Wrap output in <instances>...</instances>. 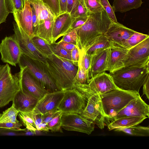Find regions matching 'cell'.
I'll list each match as a JSON object with an SVG mask.
<instances>
[{
  "instance_id": "cell-1",
  "label": "cell",
  "mask_w": 149,
  "mask_h": 149,
  "mask_svg": "<svg viewBox=\"0 0 149 149\" xmlns=\"http://www.w3.org/2000/svg\"><path fill=\"white\" fill-rule=\"evenodd\" d=\"M111 21L104 9L90 13L85 23L75 29L77 36L76 46L80 55L107 32Z\"/></svg>"
},
{
  "instance_id": "cell-2",
  "label": "cell",
  "mask_w": 149,
  "mask_h": 149,
  "mask_svg": "<svg viewBox=\"0 0 149 149\" xmlns=\"http://www.w3.org/2000/svg\"><path fill=\"white\" fill-rule=\"evenodd\" d=\"M47 70L59 91L74 88L78 66L53 53L46 58Z\"/></svg>"
},
{
  "instance_id": "cell-3",
  "label": "cell",
  "mask_w": 149,
  "mask_h": 149,
  "mask_svg": "<svg viewBox=\"0 0 149 149\" xmlns=\"http://www.w3.org/2000/svg\"><path fill=\"white\" fill-rule=\"evenodd\" d=\"M109 74L118 88L139 92L149 75V64L140 66L125 67Z\"/></svg>"
},
{
  "instance_id": "cell-4",
  "label": "cell",
  "mask_w": 149,
  "mask_h": 149,
  "mask_svg": "<svg viewBox=\"0 0 149 149\" xmlns=\"http://www.w3.org/2000/svg\"><path fill=\"white\" fill-rule=\"evenodd\" d=\"M105 116V125L112 121L117 114L132 100L140 96L139 92L116 88L100 95Z\"/></svg>"
},
{
  "instance_id": "cell-5",
  "label": "cell",
  "mask_w": 149,
  "mask_h": 149,
  "mask_svg": "<svg viewBox=\"0 0 149 149\" xmlns=\"http://www.w3.org/2000/svg\"><path fill=\"white\" fill-rule=\"evenodd\" d=\"M10 68L7 63L0 65V107L12 101L21 87L17 74L13 75Z\"/></svg>"
},
{
  "instance_id": "cell-6",
  "label": "cell",
  "mask_w": 149,
  "mask_h": 149,
  "mask_svg": "<svg viewBox=\"0 0 149 149\" xmlns=\"http://www.w3.org/2000/svg\"><path fill=\"white\" fill-rule=\"evenodd\" d=\"M18 64L19 66L26 67L43 88L48 92L59 91L48 73L44 63L22 54Z\"/></svg>"
},
{
  "instance_id": "cell-7",
  "label": "cell",
  "mask_w": 149,
  "mask_h": 149,
  "mask_svg": "<svg viewBox=\"0 0 149 149\" xmlns=\"http://www.w3.org/2000/svg\"><path fill=\"white\" fill-rule=\"evenodd\" d=\"M74 88L81 93H87L100 95L117 88L110 74L105 72L89 79L87 84H82L76 79Z\"/></svg>"
},
{
  "instance_id": "cell-8",
  "label": "cell",
  "mask_w": 149,
  "mask_h": 149,
  "mask_svg": "<svg viewBox=\"0 0 149 149\" xmlns=\"http://www.w3.org/2000/svg\"><path fill=\"white\" fill-rule=\"evenodd\" d=\"M81 93L87 99V102L85 109L79 114L102 129L106 125L105 116L102 107L100 95L87 93Z\"/></svg>"
},
{
  "instance_id": "cell-9",
  "label": "cell",
  "mask_w": 149,
  "mask_h": 149,
  "mask_svg": "<svg viewBox=\"0 0 149 149\" xmlns=\"http://www.w3.org/2000/svg\"><path fill=\"white\" fill-rule=\"evenodd\" d=\"M87 99L75 88L65 91L63 97L57 107L64 113L80 114L85 109Z\"/></svg>"
},
{
  "instance_id": "cell-10",
  "label": "cell",
  "mask_w": 149,
  "mask_h": 149,
  "mask_svg": "<svg viewBox=\"0 0 149 149\" xmlns=\"http://www.w3.org/2000/svg\"><path fill=\"white\" fill-rule=\"evenodd\" d=\"M123 63L124 67L149 64V37L128 50Z\"/></svg>"
},
{
  "instance_id": "cell-11",
  "label": "cell",
  "mask_w": 149,
  "mask_h": 149,
  "mask_svg": "<svg viewBox=\"0 0 149 149\" xmlns=\"http://www.w3.org/2000/svg\"><path fill=\"white\" fill-rule=\"evenodd\" d=\"M13 35L17 40L22 54L32 59L38 60L47 65L46 58L40 54L34 45L31 38L15 22H13Z\"/></svg>"
},
{
  "instance_id": "cell-12",
  "label": "cell",
  "mask_w": 149,
  "mask_h": 149,
  "mask_svg": "<svg viewBox=\"0 0 149 149\" xmlns=\"http://www.w3.org/2000/svg\"><path fill=\"white\" fill-rule=\"evenodd\" d=\"M61 119V127L65 130L88 135L94 130L95 124L79 114L63 113Z\"/></svg>"
},
{
  "instance_id": "cell-13",
  "label": "cell",
  "mask_w": 149,
  "mask_h": 149,
  "mask_svg": "<svg viewBox=\"0 0 149 149\" xmlns=\"http://www.w3.org/2000/svg\"><path fill=\"white\" fill-rule=\"evenodd\" d=\"M1 61L4 63L16 66L22 54L14 36L6 37L0 44Z\"/></svg>"
},
{
  "instance_id": "cell-14",
  "label": "cell",
  "mask_w": 149,
  "mask_h": 149,
  "mask_svg": "<svg viewBox=\"0 0 149 149\" xmlns=\"http://www.w3.org/2000/svg\"><path fill=\"white\" fill-rule=\"evenodd\" d=\"M131 116L149 117V106L140 95L131 100L117 114L111 122L122 117Z\"/></svg>"
},
{
  "instance_id": "cell-15",
  "label": "cell",
  "mask_w": 149,
  "mask_h": 149,
  "mask_svg": "<svg viewBox=\"0 0 149 149\" xmlns=\"http://www.w3.org/2000/svg\"><path fill=\"white\" fill-rule=\"evenodd\" d=\"M19 66L20 70L17 74L22 88L39 100L48 93L43 88L26 67Z\"/></svg>"
},
{
  "instance_id": "cell-16",
  "label": "cell",
  "mask_w": 149,
  "mask_h": 149,
  "mask_svg": "<svg viewBox=\"0 0 149 149\" xmlns=\"http://www.w3.org/2000/svg\"><path fill=\"white\" fill-rule=\"evenodd\" d=\"M135 31L118 22L111 21L104 35L112 44L121 46Z\"/></svg>"
},
{
  "instance_id": "cell-17",
  "label": "cell",
  "mask_w": 149,
  "mask_h": 149,
  "mask_svg": "<svg viewBox=\"0 0 149 149\" xmlns=\"http://www.w3.org/2000/svg\"><path fill=\"white\" fill-rule=\"evenodd\" d=\"M15 22L18 26L31 38L34 35L33 32L31 6L28 0L24 1L22 10H15L13 13Z\"/></svg>"
},
{
  "instance_id": "cell-18",
  "label": "cell",
  "mask_w": 149,
  "mask_h": 149,
  "mask_svg": "<svg viewBox=\"0 0 149 149\" xmlns=\"http://www.w3.org/2000/svg\"><path fill=\"white\" fill-rule=\"evenodd\" d=\"M65 91H59L47 93L40 99L31 112L33 114H42L57 108L63 99Z\"/></svg>"
},
{
  "instance_id": "cell-19",
  "label": "cell",
  "mask_w": 149,
  "mask_h": 149,
  "mask_svg": "<svg viewBox=\"0 0 149 149\" xmlns=\"http://www.w3.org/2000/svg\"><path fill=\"white\" fill-rule=\"evenodd\" d=\"M39 100L22 87L14 97L12 104L19 112L29 113L33 111Z\"/></svg>"
},
{
  "instance_id": "cell-20",
  "label": "cell",
  "mask_w": 149,
  "mask_h": 149,
  "mask_svg": "<svg viewBox=\"0 0 149 149\" xmlns=\"http://www.w3.org/2000/svg\"><path fill=\"white\" fill-rule=\"evenodd\" d=\"M73 18L66 12L56 16L54 20L52 32V43L65 35L71 29Z\"/></svg>"
},
{
  "instance_id": "cell-21",
  "label": "cell",
  "mask_w": 149,
  "mask_h": 149,
  "mask_svg": "<svg viewBox=\"0 0 149 149\" xmlns=\"http://www.w3.org/2000/svg\"><path fill=\"white\" fill-rule=\"evenodd\" d=\"M110 52L109 47L93 56L88 73L89 79L107 71Z\"/></svg>"
},
{
  "instance_id": "cell-22",
  "label": "cell",
  "mask_w": 149,
  "mask_h": 149,
  "mask_svg": "<svg viewBox=\"0 0 149 149\" xmlns=\"http://www.w3.org/2000/svg\"><path fill=\"white\" fill-rule=\"evenodd\" d=\"M110 48V52L107 71L111 73L124 67L123 60L128 50L111 44Z\"/></svg>"
},
{
  "instance_id": "cell-23",
  "label": "cell",
  "mask_w": 149,
  "mask_h": 149,
  "mask_svg": "<svg viewBox=\"0 0 149 149\" xmlns=\"http://www.w3.org/2000/svg\"><path fill=\"white\" fill-rule=\"evenodd\" d=\"M28 1L34 8L36 13L37 21L35 26L42 23L46 19H54L55 17V15L41 0H30Z\"/></svg>"
},
{
  "instance_id": "cell-24",
  "label": "cell",
  "mask_w": 149,
  "mask_h": 149,
  "mask_svg": "<svg viewBox=\"0 0 149 149\" xmlns=\"http://www.w3.org/2000/svg\"><path fill=\"white\" fill-rule=\"evenodd\" d=\"M54 20L46 19L42 23L34 27V35L43 39L49 45L52 43V32Z\"/></svg>"
},
{
  "instance_id": "cell-25",
  "label": "cell",
  "mask_w": 149,
  "mask_h": 149,
  "mask_svg": "<svg viewBox=\"0 0 149 149\" xmlns=\"http://www.w3.org/2000/svg\"><path fill=\"white\" fill-rule=\"evenodd\" d=\"M147 117H125L116 119L108 124L109 131L117 129L129 127L138 125L147 118Z\"/></svg>"
},
{
  "instance_id": "cell-26",
  "label": "cell",
  "mask_w": 149,
  "mask_h": 149,
  "mask_svg": "<svg viewBox=\"0 0 149 149\" xmlns=\"http://www.w3.org/2000/svg\"><path fill=\"white\" fill-rule=\"evenodd\" d=\"M141 0H113L112 6L114 12L123 13L141 7Z\"/></svg>"
},
{
  "instance_id": "cell-27",
  "label": "cell",
  "mask_w": 149,
  "mask_h": 149,
  "mask_svg": "<svg viewBox=\"0 0 149 149\" xmlns=\"http://www.w3.org/2000/svg\"><path fill=\"white\" fill-rule=\"evenodd\" d=\"M111 45L110 41L103 35L100 36L85 52L93 56L109 47Z\"/></svg>"
},
{
  "instance_id": "cell-28",
  "label": "cell",
  "mask_w": 149,
  "mask_h": 149,
  "mask_svg": "<svg viewBox=\"0 0 149 149\" xmlns=\"http://www.w3.org/2000/svg\"><path fill=\"white\" fill-rule=\"evenodd\" d=\"M116 132H122L134 136H149V127L137 125L129 127L114 130Z\"/></svg>"
},
{
  "instance_id": "cell-29",
  "label": "cell",
  "mask_w": 149,
  "mask_h": 149,
  "mask_svg": "<svg viewBox=\"0 0 149 149\" xmlns=\"http://www.w3.org/2000/svg\"><path fill=\"white\" fill-rule=\"evenodd\" d=\"M32 41L38 51L46 58L53 53L49 44L37 36L31 38Z\"/></svg>"
},
{
  "instance_id": "cell-30",
  "label": "cell",
  "mask_w": 149,
  "mask_h": 149,
  "mask_svg": "<svg viewBox=\"0 0 149 149\" xmlns=\"http://www.w3.org/2000/svg\"><path fill=\"white\" fill-rule=\"evenodd\" d=\"M19 111L12 105L0 114V123H19L17 117Z\"/></svg>"
},
{
  "instance_id": "cell-31",
  "label": "cell",
  "mask_w": 149,
  "mask_h": 149,
  "mask_svg": "<svg viewBox=\"0 0 149 149\" xmlns=\"http://www.w3.org/2000/svg\"><path fill=\"white\" fill-rule=\"evenodd\" d=\"M149 37L148 35L135 31L121 47L128 50Z\"/></svg>"
},
{
  "instance_id": "cell-32",
  "label": "cell",
  "mask_w": 149,
  "mask_h": 149,
  "mask_svg": "<svg viewBox=\"0 0 149 149\" xmlns=\"http://www.w3.org/2000/svg\"><path fill=\"white\" fill-rule=\"evenodd\" d=\"M53 53L57 56L71 61V52L65 49L55 42L49 45Z\"/></svg>"
},
{
  "instance_id": "cell-33",
  "label": "cell",
  "mask_w": 149,
  "mask_h": 149,
  "mask_svg": "<svg viewBox=\"0 0 149 149\" xmlns=\"http://www.w3.org/2000/svg\"><path fill=\"white\" fill-rule=\"evenodd\" d=\"M21 123L26 129L36 133L37 130L35 124L32 118L24 113L19 112L18 114Z\"/></svg>"
},
{
  "instance_id": "cell-34",
  "label": "cell",
  "mask_w": 149,
  "mask_h": 149,
  "mask_svg": "<svg viewBox=\"0 0 149 149\" xmlns=\"http://www.w3.org/2000/svg\"><path fill=\"white\" fill-rule=\"evenodd\" d=\"M85 6L89 13L100 11L104 9L100 0H84Z\"/></svg>"
},
{
  "instance_id": "cell-35",
  "label": "cell",
  "mask_w": 149,
  "mask_h": 149,
  "mask_svg": "<svg viewBox=\"0 0 149 149\" xmlns=\"http://www.w3.org/2000/svg\"><path fill=\"white\" fill-rule=\"evenodd\" d=\"M92 56L85 52H84L80 55L78 63V66L79 65L82 68L88 77V73L90 68Z\"/></svg>"
},
{
  "instance_id": "cell-36",
  "label": "cell",
  "mask_w": 149,
  "mask_h": 149,
  "mask_svg": "<svg viewBox=\"0 0 149 149\" xmlns=\"http://www.w3.org/2000/svg\"><path fill=\"white\" fill-rule=\"evenodd\" d=\"M8 12L13 13L15 10H22L24 7V0H5Z\"/></svg>"
},
{
  "instance_id": "cell-37",
  "label": "cell",
  "mask_w": 149,
  "mask_h": 149,
  "mask_svg": "<svg viewBox=\"0 0 149 149\" xmlns=\"http://www.w3.org/2000/svg\"><path fill=\"white\" fill-rule=\"evenodd\" d=\"M63 113L60 111L55 117L48 123L47 126L51 132L59 131L61 127V117Z\"/></svg>"
},
{
  "instance_id": "cell-38",
  "label": "cell",
  "mask_w": 149,
  "mask_h": 149,
  "mask_svg": "<svg viewBox=\"0 0 149 149\" xmlns=\"http://www.w3.org/2000/svg\"><path fill=\"white\" fill-rule=\"evenodd\" d=\"M101 4L107 13L111 20L113 22H117L114 12L108 0H100Z\"/></svg>"
},
{
  "instance_id": "cell-39",
  "label": "cell",
  "mask_w": 149,
  "mask_h": 149,
  "mask_svg": "<svg viewBox=\"0 0 149 149\" xmlns=\"http://www.w3.org/2000/svg\"><path fill=\"white\" fill-rule=\"evenodd\" d=\"M51 10L55 15L60 14L59 0H41Z\"/></svg>"
},
{
  "instance_id": "cell-40",
  "label": "cell",
  "mask_w": 149,
  "mask_h": 149,
  "mask_svg": "<svg viewBox=\"0 0 149 149\" xmlns=\"http://www.w3.org/2000/svg\"><path fill=\"white\" fill-rule=\"evenodd\" d=\"M77 37L76 31L75 29H73L63 36L60 41L72 43L76 45Z\"/></svg>"
},
{
  "instance_id": "cell-41",
  "label": "cell",
  "mask_w": 149,
  "mask_h": 149,
  "mask_svg": "<svg viewBox=\"0 0 149 149\" xmlns=\"http://www.w3.org/2000/svg\"><path fill=\"white\" fill-rule=\"evenodd\" d=\"M75 79L78 82L82 84H87L88 81L89 79L84 70L79 65L78 66Z\"/></svg>"
},
{
  "instance_id": "cell-42",
  "label": "cell",
  "mask_w": 149,
  "mask_h": 149,
  "mask_svg": "<svg viewBox=\"0 0 149 149\" xmlns=\"http://www.w3.org/2000/svg\"><path fill=\"white\" fill-rule=\"evenodd\" d=\"M60 111L57 108H56L42 114V122L47 124Z\"/></svg>"
},
{
  "instance_id": "cell-43",
  "label": "cell",
  "mask_w": 149,
  "mask_h": 149,
  "mask_svg": "<svg viewBox=\"0 0 149 149\" xmlns=\"http://www.w3.org/2000/svg\"><path fill=\"white\" fill-rule=\"evenodd\" d=\"M9 13L5 0H0V25L6 21Z\"/></svg>"
},
{
  "instance_id": "cell-44",
  "label": "cell",
  "mask_w": 149,
  "mask_h": 149,
  "mask_svg": "<svg viewBox=\"0 0 149 149\" xmlns=\"http://www.w3.org/2000/svg\"><path fill=\"white\" fill-rule=\"evenodd\" d=\"M89 14L86 7L79 2L76 11L72 16L73 18L88 17Z\"/></svg>"
},
{
  "instance_id": "cell-45",
  "label": "cell",
  "mask_w": 149,
  "mask_h": 149,
  "mask_svg": "<svg viewBox=\"0 0 149 149\" xmlns=\"http://www.w3.org/2000/svg\"><path fill=\"white\" fill-rule=\"evenodd\" d=\"M88 17V16L73 17V19L71 26V29H76L82 26L86 22Z\"/></svg>"
},
{
  "instance_id": "cell-46",
  "label": "cell",
  "mask_w": 149,
  "mask_h": 149,
  "mask_svg": "<svg viewBox=\"0 0 149 149\" xmlns=\"http://www.w3.org/2000/svg\"><path fill=\"white\" fill-rule=\"evenodd\" d=\"M22 126V124L19 123H0V128L17 129L21 130L20 127Z\"/></svg>"
},
{
  "instance_id": "cell-47",
  "label": "cell",
  "mask_w": 149,
  "mask_h": 149,
  "mask_svg": "<svg viewBox=\"0 0 149 149\" xmlns=\"http://www.w3.org/2000/svg\"><path fill=\"white\" fill-rule=\"evenodd\" d=\"M71 61L74 65L78 66L80 58V53L77 47L73 49L71 52Z\"/></svg>"
},
{
  "instance_id": "cell-48",
  "label": "cell",
  "mask_w": 149,
  "mask_h": 149,
  "mask_svg": "<svg viewBox=\"0 0 149 149\" xmlns=\"http://www.w3.org/2000/svg\"><path fill=\"white\" fill-rule=\"evenodd\" d=\"M143 94L145 95L147 98L149 99V75L147 77L143 85Z\"/></svg>"
},
{
  "instance_id": "cell-49",
  "label": "cell",
  "mask_w": 149,
  "mask_h": 149,
  "mask_svg": "<svg viewBox=\"0 0 149 149\" xmlns=\"http://www.w3.org/2000/svg\"><path fill=\"white\" fill-rule=\"evenodd\" d=\"M57 43L65 49L68 51H71L73 49L77 47L74 44L65 42L60 41Z\"/></svg>"
},
{
  "instance_id": "cell-50",
  "label": "cell",
  "mask_w": 149,
  "mask_h": 149,
  "mask_svg": "<svg viewBox=\"0 0 149 149\" xmlns=\"http://www.w3.org/2000/svg\"><path fill=\"white\" fill-rule=\"evenodd\" d=\"M60 7V14L67 12V0H59Z\"/></svg>"
},
{
  "instance_id": "cell-51",
  "label": "cell",
  "mask_w": 149,
  "mask_h": 149,
  "mask_svg": "<svg viewBox=\"0 0 149 149\" xmlns=\"http://www.w3.org/2000/svg\"><path fill=\"white\" fill-rule=\"evenodd\" d=\"M36 128L38 131H42L44 132H49V130L47 127V124L43 122L37 125Z\"/></svg>"
},
{
  "instance_id": "cell-52",
  "label": "cell",
  "mask_w": 149,
  "mask_h": 149,
  "mask_svg": "<svg viewBox=\"0 0 149 149\" xmlns=\"http://www.w3.org/2000/svg\"><path fill=\"white\" fill-rule=\"evenodd\" d=\"M75 0H67V12L70 14Z\"/></svg>"
},
{
  "instance_id": "cell-53",
  "label": "cell",
  "mask_w": 149,
  "mask_h": 149,
  "mask_svg": "<svg viewBox=\"0 0 149 149\" xmlns=\"http://www.w3.org/2000/svg\"><path fill=\"white\" fill-rule=\"evenodd\" d=\"M31 8L32 12V22L33 28L36 26L37 21V17L35 9L32 6H31Z\"/></svg>"
},
{
  "instance_id": "cell-54",
  "label": "cell",
  "mask_w": 149,
  "mask_h": 149,
  "mask_svg": "<svg viewBox=\"0 0 149 149\" xmlns=\"http://www.w3.org/2000/svg\"><path fill=\"white\" fill-rule=\"evenodd\" d=\"M79 2L84 6H85L84 0H78Z\"/></svg>"
},
{
  "instance_id": "cell-55",
  "label": "cell",
  "mask_w": 149,
  "mask_h": 149,
  "mask_svg": "<svg viewBox=\"0 0 149 149\" xmlns=\"http://www.w3.org/2000/svg\"><path fill=\"white\" fill-rule=\"evenodd\" d=\"M24 0V1H25V0H28V1H29V0Z\"/></svg>"
}]
</instances>
